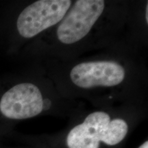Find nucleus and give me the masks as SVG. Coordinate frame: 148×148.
I'll use <instances>...</instances> for the list:
<instances>
[{
	"label": "nucleus",
	"mask_w": 148,
	"mask_h": 148,
	"mask_svg": "<svg viewBox=\"0 0 148 148\" xmlns=\"http://www.w3.org/2000/svg\"><path fill=\"white\" fill-rule=\"evenodd\" d=\"M128 125L124 119H114L104 111L88 114L80 124L73 127L66 136L69 148H99L100 142L115 145L124 139Z\"/></svg>",
	"instance_id": "f257e3e1"
},
{
	"label": "nucleus",
	"mask_w": 148,
	"mask_h": 148,
	"mask_svg": "<svg viewBox=\"0 0 148 148\" xmlns=\"http://www.w3.org/2000/svg\"><path fill=\"white\" fill-rule=\"evenodd\" d=\"M125 77L124 67L112 60L82 62L70 71L71 82L82 88L115 86L123 82Z\"/></svg>",
	"instance_id": "39448f33"
},
{
	"label": "nucleus",
	"mask_w": 148,
	"mask_h": 148,
	"mask_svg": "<svg viewBox=\"0 0 148 148\" xmlns=\"http://www.w3.org/2000/svg\"><path fill=\"white\" fill-rule=\"evenodd\" d=\"M5 85L0 84V120H23L41 113L44 101L36 84L16 80Z\"/></svg>",
	"instance_id": "7ed1b4c3"
},
{
	"label": "nucleus",
	"mask_w": 148,
	"mask_h": 148,
	"mask_svg": "<svg viewBox=\"0 0 148 148\" xmlns=\"http://www.w3.org/2000/svg\"><path fill=\"white\" fill-rule=\"evenodd\" d=\"M105 1L101 0L75 1L62 19L56 30L59 41L71 45L85 38L102 14Z\"/></svg>",
	"instance_id": "20e7f679"
},
{
	"label": "nucleus",
	"mask_w": 148,
	"mask_h": 148,
	"mask_svg": "<svg viewBox=\"0 0 148 148\" xmlns=\"http://www.w3.org/2000/svg\"><path fill=\"white\" fill-rule=\"evenodd\" d=\"M145 19H146V23H148V3L146 4V8H145Z\"/></svg>",
	"instance_id": "423d86ee"
},
{
	"label": "nucleus",
	"mask_w": 148,
	"mask_h": 148,
	"mask_svg": "<svg viewBox=\"0 0 148 148\" xmlns=\"http://www.w3.org/2000/svg\"><path fill=\"white\" fill-rule=\"evenodd\" d=\"M72 5L70 0H38L16 14L12 33L18 39L28 40L62 21Z\"/></svg>",
	"instance_id": "f03ea898"
},
{
	"label": "nucleus",
	"mask_w": 148,
	"mask_h": 148,
	"mask_svg": "<svg viewBox=\"0 0 148 148\" xmlns=\"http://www.w3.org/2000/svg\"><path fill=\"white\" fill-rule=\"evenodd\" d=\"M138 148H148V141H145Z\"/></svg>",
	"instance_id": "0eeeda50"
}]
</instances>
